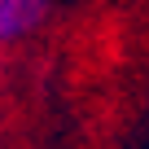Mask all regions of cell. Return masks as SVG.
Returning <instances> with one entry per match:
<instances>
[{"label": "cell", "instance_id": "cell-1", "mask_svg": "<svg viewBox=\"0 0 149 149\" xmlns=\"http://www.w3.org/2000/svg\"><path fill=\"white\" fill-rule=\"evenodd\" d=\"M48 18V0H0V44L26 40Z\"/></svg>", "mask_w": 149, "mask_h": 149}]
</instances>
